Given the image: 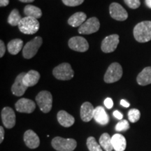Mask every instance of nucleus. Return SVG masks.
I'll list each match as a JSON object with an SVG mask.
<instances>
[{"instance_id": "1", "label": "nucleus", "mask_w": 151, "mask_h": 151, "mask_svg": "<svg viewBox=\"0 0 151 151\" xmlns=\"http://www.w3.org/2000/svg\"><path fill=\"white\" fill-rule=\"evenodd\" d=\"M134 37L138 42L146 43L151 40V21H143L134 28Z\"/></svg>"}, {"instance_id": "2", "label": "nucleus", "mask_w": 151, "mask_h": 151, "mask_svg": "<svg viewBox=\"0 0 151 151\" xmlns=\"http://www.w3.org/2000/svg\"><path fill=\"white\" fill-rule=\"evenodd\" d=\"M39 26L40 24L37 19L26 16L22 18L21 21L18 24V29L22 33L25 35H34L38 32Z\"/></svg>"}, {"instance_id": "3", "label": "nucleus", "mask_w": 151, "mask_h": 151, "mask_svg": "<svg viewBox=\"0 0 151 151\" xmlns=\"http://www.w3.org/2000/svg\"><path fill=\"white\" fill-rule=\"evenodd\" d=\"M52 146L58 151H73L77 146V142L73 139L55 137L52 140Z\"/></svg>"}, {"instance_id": "4", "label": "nucleus", "mask_w": 151, "mask_h": 151, "mask_svg": "<svg viewBox=\"0 0 151 151\" xmlns=\"http://www.w3.org/2000/svg\"><path fill=\"white\" fill-rule=\"evenodd\" d=\"M36 101L40 110L43 113H49L52 106V97L50 92L43 90L39 92L36 97Z\"/></svg>"}, {"instance_id": "5", "label": "nucleus", "mask_w": 151, "mask_h": 151, "mask_svg": "<svg viewBox=\"0 0 151 151\" xmlns=\"http://www.w3.org/2000/svg\"><path fill=\"white\" fill-rule=\"evenodd\" d=\"M53 76L57 79L61 81L70 80L74 76V71L69 63H62L54 68Z\"/></svg>"}, {"instance_id": "6", "label": "nucleus", "mask_w": 151, "mask_h": 151, "mask_svg": "<svg viewBox=\"0 0 151 151\" xmlns=\"http://www.w3.org/2000/svg\"><path fill=\"white\" fill-rule=\"evenodd\" d=\"M122 68L118 62H113L109 65L104 75V81L106 83L117 82L122 78Z\"/></svg>"}, {"instance_id": "7", "label": "nucleus", "mask_w": 151, "mask_h": 151, "mask_svg": "<svg viewBox=\"0 0 151 151\" xmlns=\"http://www.w3.org/2000/svg\"><path fill=\"white\" fill-rule=\"evenodd\" d=\"M43 43V39L41 37H36L25 44L22 49V55L25 59H31L39 50Z\"/></svg>"}, {"instance_id": "8", "label": "nucleus", "mask_w": 151, "mask_h": 151, "mask_svg": "<svg viewBox=\"0 0 151 151\" xmlns=\"http://www.w3.org/2000/svg\"><path fill=\"white\" fill-rule=\"evenodd\" d=\"M100 23L96 17H92L87 20L78 28V32L81 35H91L95 33L99 29Z\"/></svg>"}, {"instance_id": "9", "label": "nucleus", "mask_w": 151, "mask_h": 151, "mask_svg": "<svg viewBox=\"0 0 151 151\" xmlns=\"http://www.w3.org/2000/svg\"><path fill=\"white\" fill-rule=\"evenodd\" d=\"M109 11L111 18L118 21H124L128 18L127 11L120 4L113 2L110 5Z\"/></svg>"}, {"instance_id": "10", "label": "nucleus", "mask_w": 151, "mask_h": 151, "mask_svg": "<svg viewBox=\"0 0 151 151\" xmlns=\"http://www.w3.org/2000/svg\"><path fill=\"white\" fill-rule=\"evenodd\" d=\"M69 47L77 52H86L89 48V44L85 38L73 37L69 40Z\"/></svg>"}, {"instance_id": "11", "label": "nucleus", "mask_w": 151, "mask_h": 151, "mask_svg": "<svg viewBox=\"0 0 151 151\" xmlns=\"http://www.w3.org/2000/svg\"><path fill=\"white\" fill-rule=\"evenodd\" d=\"M119 43V36L112 35L104 39L101 43V50L105 53H109L116 50Z\"/></svg>"}, {"instance_id": "12", "label": "nucleus", "mask_w": 151, "mask_h": 151, "mask_svg": "<svg viewBox=\"0 0 151 151\" xmlns=\"http://www.w3.org/2000/svg\"><path fill=\"white\" fill-rule=\"evenodd\" d=\"M1 120L5 127L11 129L16 124V114L10 107H4L1 111Z\"/></svg>"}, {"instance_id": "13", "label": "nucleus", "mask_w": 151, "mask_h": 151, "mask_svg": "<svg viewBox=\"0 0 151 151\" xmlns=\"http://www.w3.org/2000/svg\"><path fill=\"white\" fill-rule=\"evenodd\" d=\"M17 111L20 113H31L36 109V104L32 100L22 98L20 99L15 104Z\"/></svg>"}, {"instance_id": "14", "label": "nucleus", "mask_w": 151, "mask_h": 151, "mask_svg": "<svg viewBox=\"0 0 151 151\" xmlns=\"http://www.w3.org/2000/svg\"><path fill=\"white\" fill-rule=\"evenodd\" d=\"M25 74L26 73L24 72L20 73L16 77L14 83L13 84L12 88H11L12 93L17 97H20V96L23 95L27 89V87L23 83V78Z\"/></svg>"}, {"instance_id": "15", "label": "nucleus", "mask_w": 151, "mask_h": 151, "mask_svg": "<svg viewBox=\"0 0 151 151\" xmlns=\"http://www.w3.org/2000/svg\"><path fill=\"white\" fill-rule=\"evenodd\" d=\"M24 141L25 145L29 148L35 149L39 146L40 139L38 135L33 130L29 129L24 134Z\"/></svg>"}, {"instance_id": "16", "label": "nucleus", "mask_w": 151, "mask_h": 151, "mask_svg": "<svg viewBox=\"0 0 151 151\" xmlns=\"http://www.w3.org/2000/svg\"><path fill=\"white\" fill-rule=\"evenodd\" d=\"M94 109L91 103L84 102L81 107V118L83 121L90 122L94 118Z\"/></svg>"}, {"instance_id": "17", "label": "nucleus", "mask_w": 151, "mask_h": 151, "mask_svg": "<svg viewBox=\"0 0 151 151\" xmlns=\"http://www.w3.org/2000/svg\"><path fill=\"white\" fill-rule=\"evenodd\" d=\"M94 119L101 125H106L109 122V117L102 106H97L94 109Z\"/></svg>"}, {"instance_id": "18", "label": "nucleus", "mask_w": 151, "mask_h": 151, "mask_svg": "<svg viewBox=\"0 0 151 151\" xmlns=\"http://www.w3.org/2000/svg\"><path fill=\"white\" fill-rule=\"evenodd\" d=\"M57 118L59 123L65 127H69L74 124V118L65 111H59Z\"/></svg>"}, {"instance_id": "19", "label": "nucleus", "mask_w": 151, "mask_h": 151, "mask_svg": "<svg viewBox=\"0 0 151 151\" xmlns=\"http://www.w3.org/2000/svg\"><path fill=\"white\" fill-rule=\"evenodd\" d=\"M112 145L116 151H124L127 146V141L125 138L120 134H116L111 137Z\"/></svg>"}, {"instance_id": "20", "label": "nucleus", "mask_w": 151, "mask_h": 151, "mask_svg": "<svg viewBox=\"0 0 151 151\" xmlns=\"http://www.w3.org/2000/svg\"><path fill=\"white\" fill-rule=\"evenodd\" d=\"M40 79V73L35 70H30L26 73L23 78V83L27 88L35 86Z\"/></svg>"}, {"instance_id": "21", "label": "nucleus", "mask_w": 151, "mask_h": 151, "mask_svg": "<svg viewBox=\"0 0 151 151\" xmlns=\"http://www.w3.org/2000/svg\"><path fill=\"white\" fill-rule=\"evenodd\" d=\"M137 81L140 86L151 84V67L144 68L137 76Z\"/></svg>"}, {"instance_id": "22", "label": "nucleus", "mask_w": 151, "mask_h": 151, "mask_svg": "<svg viewBox=\"0 0 151 151\" xmlns=\"http://www.w3.org/2000/svg\"><path fill=\"white\" fill-rule=\"evenodd\" d=\"M87 16L83 12H77L72 15L68 20V23L73 27L81 26L86 21Z\"/></svg>"}, {"instance_id": "23", "label": "nucleus", "mask_w": 151, "mask_h": 151, "mask_svg": "<svg viewBox=\"0 0 151 151\" xmlns=\"http://www.w3.org/2000/svg\"><path fill=\"white\" fill-rule=\"evenodd\" d=\"M23 46V41L20 39H16L11 40L7 45V48L9 53L16 55L21 50Z\"/></svg>"}, {"instance_id": "24", "label": "nucleus", "mask_w": 151, "mask_h": 151, "mask_svg": "<svg viewBox=\"0 0 151 151\" xmlns=\"http://www.w3.org/2000/svg\"><path fill=\"white\" fill-rule=\"evenodd\" d=\"M24 14L26 16L32 17L36 19L40 18L42 16V11L39 7L33 5H27L24 9Z\"/></svg>"}, {"instance_id": "25", "label": "nucleus", "mask_w": 151, "mask_h": 151, "mask_svg": "<svg viewBox=\"0 0 151 151\" xmlns=\"http://www.w3.org/2000/svg\"><path fill=\"white\" fill-rule=\"evenodd\" d=\"M99 145L106 151H112L113 147L111 141V137L108 133H104L99 138Z\"/></svg>"}, {"instance_id": "26", "label": "nucleus", "mask_w": 151, "mask_h": 151, "mask_svg": "<svg viewBox=\"0 0 151 151\" xmlns=\"http://www.w3.org/2000/svg\"><path fill=\"white\" fill-rule=\"evenodd\" d=\"M22 18L20 14H19V11L17 9H14L9 15L8 18V22L11 26H18Z\"/></svg>"}, {"instance_id": "27", "label": "nucleus", "mask_w": 151, "mask_h": 151, "mask_svg": "<svg viewBox=\"0 0 151 151\" xmlns=\"http://www.w3.org/2000/svg\"><path fill=\"white\" fill-rule=\"evenodd\" d=\"M86 144L90 151H102L101 146L98 144L95 138L93 137H90L88 138Z\"/></svg>"}, {"instance_id": "28", "label": "nucleus", "mask_w": 151, "mask_h": 151, "mask_svg": "<svg viewBox=\"0 0 151 151\" xmlns=\"http://www.w3.org/2000/svg\"><path fill=\"white\" fill-rule=\"evenodd\" d=\"M140 117L141 113L138 109H132L128 112V118H129V121L132 123L137 122L140 119Z\"/></svg>"}, {"instance_id": "29", "label": "nucleus", "mask_w": 151, "mask_h": 151, "mask_svg": "<svg viewBox=\"0 0 151 151\" xmlns=\"http://www.w3.org/2000/svg\"><path fill=\"white\" fill-rule=\"evenodd\" d=\"M129 128V124L127 120H121L116 125V130L117 132L127 131Z\"/></svg>"}, {"instance_id": "30", "label": "nucleus", "mask_w": 151, "mask_h": 151, "mask_svg": "<svg viewBox=\"0 0 151 151\" xmlns=\"http://www.w3.org/2000/svg\"><path fill=\"white\" fill-rule=\"evenodd\" d=\"M124 2L130 9H136L139 8L141 5L140 0H124Z\"/></svg>"}, {"instance_id": "31", "label": "nucleus", "mask_w": 151, "mask_h": 151, "mask_svg": "<svg viewBox=\"0 0 151 151\" xmlns=\"http://www.w3.org/2000/svg\"><path fill=\"white\" fill-rule=\"evenodd\" d=\"M84 0H62V2L68 6H76L83 3Z\"/></svg>"}, {"instance_id": "32", "label": "nucleus", "mask_w": 151, "mask_h": 151, "mask_svg": "<svg viewBox=\"0 0 151 151\" xmlns=\"http://www.w3.org/2000/svg\"><path fill=\"white\" fill-rule=\"evenodd\" d=\"M104 105L108 109H112V107L113 106V101L112 99L109 97L106 98V99L104 100Z\"/></svg>"}, {"instance_id": "33", "label": "nucleus", "mask_w": 151, "mask_h": 151, "mask_svg": "<svg viewBox=\"0 0 151 151\" xmlns=\"http://www.w3.org/2000/svg\"><path fill=\"white\" fill-rule=\"evenodd\" d=\"M5 51H6V48H5L4 43L1 40L0 41V57H1V58H2V57L4 55Z\"/></svg>"}, {"instance_id": "34", "label": "nucleus", "mask_w": 151, "mask_h": 151, "mask_svg": "<svg viewBox=\"0 0 151 151\" xmlns=\"http://www.w3.org/2000/svg\"><path fill=\"white\" fill-rule=\"evenodd\" d=\"M113 116H114L115 118H116L117 119H118V120H121L122 118H123V116H122V113L118 111H115L114 112H113Z\"/></svg>"}, {"instance_id": "35", "label": "nucleus", "mask_w": 151, "mask_h": 151, "mask_svg": "<svg viewBox=\"0 0 151 151\" xmlns=\"http://www.w3.org/2000/svg\"><path fill=\"white\" fill-rule=\"evenodd\" d=\"M4 139V129L3 127H0V143H2Z\"/></svg>"}, {"instance_id": "36", "label": "nucleus", "mask_w": 151, "mask_h": 151, "mask_svg": "<svg viewBox=\"0 0 151 151\" xmlns=\"http://www.w3.org/2000/svg\"><path fill=\"white\" fill-rule=\"evenodd\" d=\"M9 4V0H0V6H6Z\"/></svg>"}, {"instance_id": "37", "label": "nucleus", "mask_w": 151, "mask_h": 151, "mask_svg": "<svg viewBox=\"0 0 151 151\" xmlns=\"http://www.w3.org/2000/svg\"><path fill=\"white\" fill-rule=\"evenodd\" d=\"M120 104H121L122 106L126 107V108H128V107H129L130 106L129 103L127 102V101H126V100H124V99H122L121 101H120Z\"/></svg>"}, {"instance_id": "38", "label": "nucleus", "mask_w": 151, "mask_h": 151, "mask_svg": "<svg viewBox=\"0 0 151 151\" xmlns=\"http://www.w3.org/2000/svg\"><path fill=\"white\" fill-rule=\"evenodd\" d=\"M146 4L147 6L151 9V0H146Z\"/></svg>"}, {"instance_id": "39", "label": "nucleus", "mask_w": 151, "mask_h": 151, "mask_svg": "<svg viewBox=\"0 0 151 151\" xmlns=\"http://www.w3.org/2000/svg\"><path fill=\"white\" fill-rule=\"evenodd\" d=\"M21 2H24V3H30V2H32V1H35V0H19Z\"/></svg>"}]
</instances>
